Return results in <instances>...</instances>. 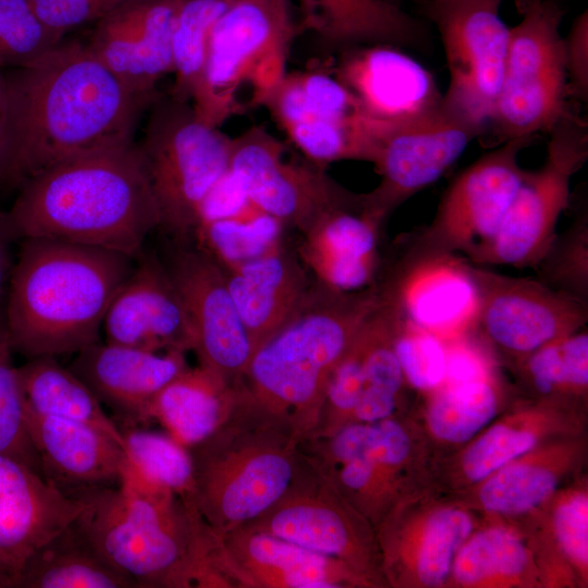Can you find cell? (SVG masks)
Listing matches in <instances>:
<instances>
[{
	"instance_id": "cell-11",
	"label": "cell",
	"mask_w": 588,
	"mask_h": 588,
	"mask_svg": "<svg viewBox=\"0 0 588 588\" xmlns=\"http://www.w3.org/2000/svg\"><path fill=\"white\" fill-rule=\"evenodd\" d=\"M532 137L513 138L464 169L443 194L433 219L402 259L456 255L471 261L497 234L525 176L519 152Z\"/></svg>"
},
{
	"instance_id": "cell-32",
	"label": "cell",
	"mask_w": 588,
	"mask_h": 588,
	"mask_svg": "<svg viewBox=\"0 0 588 588\" xmlns=\"http://www.w3.org/2000/svg\"><path fill=\"white\" fill-rule=\"evenodd\" d=\"M264 108L281 128L311 120L354 122L371 119L334 74L323 70L286 72Z\"/></svg>"
},
{
	"instance_id": "cell-7",
	"label": "cell",
	"mask_w": 588,
	"mask_h": 588,
	"mask_svg": "<svg viewBox=\"0 0 588 588\" xmlns=\"http://www.w3.org/2000/svg\"><path fill=\"white\" fill-rule=\"evenodd\" d=\"M297 34L291 0H232L216 22L201 79L191 102L205 123L264 107L286 74Z\"/></svg>"
},
{
	"instance_id": "cell-18",
	"label": "cell",
	"mask_w": 588,
	"mask_h": 588,
	"mask_svg": "<svg viewBox=\"0 0 588 588\" xmlns=\"http://www.w3.org/2000/svg\"><path fill=\"white\" fill-rule=\"evenodd\" d=\"M180 0H128L95 23L86 41L132 91L155 100L172 73V34Z\"/></svg>"
},
{
	"instance_id": "cell-20",
	"label": "cell",
	"mask_w": 588,
	"mask_h": 588,
	"mask_svg": "<svg viewBox=\"0 0 588 588\" xmlns=\"http://www.w3.org/2000/svg\"><path fill=\"white\" fill-rule=\"evenodd\" d=\"M334 76L371 119L396 123L438 107L441 95L432 74L392 45H367L341 51Z\"/></svg>"
},
{
	"instance_id": "cell-45",
	"label": "cell",
	"mask_w": 588,
	"mask_h": 588,
	"mask_svg": "<svg viewBox=\"0 0 588 588\" xmlns=\"http://www.w3.org/2000/svg\"><path fill=\"white\" fill-rule=\"evenodd\" d=\"M535 444L536 438L530 432L497 426L467 450L463 460L464 471L469 479L481 480Z\"/></svg>"
},
{
	"instance_id": "cell-55",
	"label": "cell",
	"mask_w": 588,
	"mask_h": 588,
	"mask_svg": "<svg viewBox=\"0 0 588 588\" xmlns=\"http://www.w3.org/2000/svg\"><path fill=\"white\" fill-rule=\"evenodd\" d=\"M415 1H418V2H420V3H421V2L424 1V0H415Z\"/></svg>"
},
{
	"instance_id": "cell-10",
	"label": "cell",
	"mask_w": 588,
	"mask_h": 588,
	"mask_svg": "<svg viewBox=\"0 0 588 588\" xmlns=\"http://www.w3.org/2000/svg\"><path fill=\"white\" fill-rule=\"evenodd\" d=\"M549 134L543 164L526 170L497 234L469 262L535 270L551 246L568 207L571 180L588 158L587 123L572 110Z\"/></svg>"
},
{
	"instance_id": "cell-39",
	"label": "cell",
	"mask_w": 588,
	"mask_h": 588,
	"mask_svg": "<svg viewBox=\"0 0 588 588\" xmlns=\"http://www.w3.org/2000/svg\"><path fill=\"white\" fill-rule=\"evenodd\" d=\"M535 271L544 284L587 301V213L578 217L564 233L556 234Z\"/></svg>"
},
{
	"instance_id": "cell-40",
	"label": "cell",
	"mask_w": 588,
	"mask_h": 588,
	"mask_svg": "<svg viewBox=\"0 0 588 588\" xmlns=\"http://www.w3.org/2000/svg\"><path fill=\"white\" fill-rule=\"evenodd\" d=\"M527 562L520 541L502 529H489L474 536L454 563L460 583L474 584L494 575H516Z\"/></svg>"
},
{
	"instance_id": "cell-37",
	"label": "cell",
	"mask_w": 588,
	"mask_h": 588,
	"mask_svg": "<svg viewBox=\"0 0 588 588\" xmlns=\"http://www.w3.org/2000/svg\"><path fill=\"white\" fill-rule=\"evenodd\" d=\"M365 323L329 377L316 426L308 438L329 437L352 422L363 388Z\"/></svg>"
},
{
	"instance_id": "cell-19",
	"label": "cell",
	"mask_w": 588,
	"mask_h": 588,
	"mask_svg": "<svg viewBox=\"0 0 588 588\" xmlns=\"http://www.w3.org/2000/svg\"><path fill=\"white\" fill-rule=\"evenodd\" d=\"M135 259L105 315L106 342L149 352L192 351L189 321L163 260L144 250Z\"/></svg>"
},
{
	"instance_id": "cell-12",
	"label": "cell",
	"mask_w": 588,
	"mask_h": 588,
	"mask_svg": "<svg viewBox=\"0 0 588 588\" xmlns=\"http://www.w3.org/2000/svg\"><path fill=\"white\" fill-rule=\"evenodd\" d=\"M285 150L260 126L232 139L230 170L259 210L303 234L326 215L363 203L364 194L348 191L310 161L286 160Z\"/></svg>"
},
{
	"instance_id": "cell-56",
	"label": "cell",
	"mask_w": 588,
	"mask_h": 588,
	"mask_svg": "<svg viewBox=\"0 0 588 588\" xmlns=\"http://www.w3.org/2000/svg\"><path fill=\"white\" fill-rule=\"evenodd\" d=\"M424 1H425V0H424ZM424 1H422V2H424Z\"/></svg>"
},
{
	"instance_id": "cell-16",
	"label": "cell",
	"mask_w": 588,
	"mask_h": 588,
	"mask_svg": "<svg viewBox=\"0 0 588 588\" xmlns=\"http://www.w3.org/2000/svg\"><path fill=\"white\" fill-rule=\"evenodd\" d=\"M479 293L477 331L495 346L530 355L577 332L588 321V301L529 278L502 274L469 262Z\"/></svg>"
},
{
	"instance_id": "cell-26",
	"label": "cell",
	"mask_w": 588,
	"mask_h": 588,
	"mask_svg": "<svg viewBox=\"0 0 588 588\" xmlns=\"http://www.w3.org/2000/svg\"><path fill=\"white\" fill-rule=\"evenodd\" d=\"M223 272L254 352L290 317L311 282L296 248L286 242Z\"/></svg>"
},
{
	"instance_id": "cell-21",
	"label": "cell",
	"mask_w": 588,
	"mask_h": 588,
	"mask_svg": "<svg viewBox=\"0 0 588 588\" xmlns=\"http://www.w3.org/2000/svg\"><path fill=\"white\" fill-rule=\"evenodd\" d=\"M25 463L0 453V560L15 578L26 560L84 510ZM14 588V586H13Z\"/></svg>"
},
{
	"instance_id": "cell-23",
	"label": "cell",
	"mask_w": 588,
	"mask_h": 588,
	"mask_svg": "<svg viewBox=\"0 0 588 588\" xmlns=\"http://www.w3.org/2000/svg\"><path fill=\"white\" fill-rule=\"evenodd\" d=\"M185 353L149 352L100 341L76 353L69 367L121 425H144L156 394L186 367Z\"/></svg>"
},
{
	"instance_id": "cell-14",
	"label": "cell",
	"mask_w": 588,
	"mask_h": 588,
	"mask_svg": "<svg viewBox=\"0 0 588 588\" xmlns=\"http://www.w3.org/2000/svg\"><path fill=\"white\" fill-rule=\"evenodd\" d=\"M485 128L450 108L388 123L373 166L381 180L364 194L366 210L383 224L404 201L439 180Z\"/></svg>"
},
{
	"instance_id": "cell-30",
	"label": "cell",
	"mask_w": 588,
	"mask_h": 588,
	"mask_svg": "<svg viewBox=\"0 0 588 588\" xmlns=\"http://www.w3.org/2000/svg\"><path fill=\"white\" fill-rule=\"evenodd\" d=\"M137 588L112 566L74 520L39 547L20 569L14 588Z\"/></svg>"
},
{
	"instance_id": "cell-46",
	"label": "cell",
	"mask_w": 588,
	"mask_h": 588,
	"mask_svg": "<svg viewBox=\"0 0 588 588\" xmlns=\"http://www.w3.org/2000/svg\"><path fill=\"white\" fill-rule=\"evenodd\" d=\"M528 356V373L535 389L542 394H549L559 387L584 388L588 383V368L575 358L565 336Z\"/></svg>"
},
{
	"instance_id": "cell-43",
	"label": "cell",
	"mask_w": 588,
	"mask_h": 588,
	"mask_svg": "<svg viewBox=\"0 0 588 588\" xmlns=\"http://www.w3.org/2000/svg\"><path fill=\"white\" fill-rule=\"evenodd\" d=\"M556 486L548 469L512 465L494 475L480 490L482 505L492 512L519 513L541 503Z\"/></svg>"
},
{
	"instance_id": "cell-13",
	"label": "cell",
	"mask_w": 588,
	"mask_h": 588,
	"mask_svg": "<svg viewBox=\"0 0 588 588\" xmlns=\"http://www.w3.org/2000/svg\"><path fill=\"white\" fill-rule=\"evenodd\" d=\"M502 0H425L443 45L450 83L443 101L487 130L506 60L510 27Z\"/></svg>"
},
{
	"instance_id": "cell-49",
	"label": "cell",
	"mask_w": 588,
	"mask_h": 588,
	"mask_svg": "<svg viewBox=\"0 0 588 588\" xmlns=\"http://www.w3.org/2000/svg\"><path fill=\"white\" fill-rule=\"evenodd\" d=\"M564 40V58L569 98H588V13L584 11L573 22Z\"/></svg>"
},
{
	"instance_id": "cell-47",
	"label": "cell",
	"mask_w": 588,
	"mask_h": 588,
	"mask_svg": "<svg viewBox=\"0 0 588 588\" xmlns=\"http://www.w3.org/2000/svg\"><path fill=\"white\" fill-rule=\"evenodd\" d=\"M128 0H28L41 23L60 40L96 23Z\"/></svg>"
},
{
	"instance_id": "cell-52",
	"label": "cell",
	"mask_w": 588,
	"mask_h": 588,
	"mask_svg": "<svg viewBox=\"0 0 588 588\" xmlns=\"http://www.w3.org/2000/svg\"><path fill=\"white\" fill-rule=\"evenodd\" d=\"M12 238L4 215H0V322H4V307L11 269L8 241Z\"/></svg>"
},
{
	"instance_id": "cell-44",
	"label": "cell",
	"mask_w": 588,
	"mask_h": 588,
	"mask_svg": "<svg viewBox=\"0 0 588 588\" xmlns=\"http://www.w3.org/2000/svg\"><path fill=\"white\" fill-rule=\"evenodd\" d=\"M471 529L462 511L445 510L428 522L418 555L417 572L427 586H438L448 576L453 555Z\"/></svg>"
},
{
	"instance_id": "cell-54",
	"label": "cell",
	"mask_w": 588,
	"mask_h": 588,
	"mask_svg": "<svg viewBox=\"0 0 588 588\" xmlns=\"http://www.w3.org/2000/svg\"><path fill=\"white\" fill-rule=\"evenodd\" d=\"M14 576L9 567L0 560V588H13Z\"/></svg>"
},
{
	"instance_id": "cell-3",
	"label": "cell",
	"mask_w": 588,
	"mask_h": 588,
	"mask_svg": "<svg viewBox=\"0 0 588 588\" xmlns=\"http://www.w3.org/2000/svg\"><path fill=\"white\" fill-rule=\"evenodd\" d=\"M22 241L4 307L13 351L29 359L56 357L98 342L135 258L51 238Z\"/></svg>"
},
{
	"instance_id": "cell-29",
	"label": "cell",
	"mask_w": 588,
	"mask_h": 588,
	"mask_svg": "<svg viewBox=\"0 0 588 588\" xmlns=\"http://www.w3.org/2000/svg\"><path fill=\"white\" fill-rule=\"evenodd\" d=\"M234 389L198 365L186 367L151 401L147 420H157L187 449L209 437L228 418Z\"/></svg>"
},
{
	"instance_id": "cell-6",
	"label": "cell",
	"mask_w": 588,
	"mask_h": 588,
	"mask_svg": "<svg viewBox=\"0 0 588 588\" xmlns=\"http://www.w3.org/2000/svg\"><path fill=\"white\" fill-rule=\"evenodd\" d=\"M299 442L287 424L234 393L228 418L188 449L191 502L220 537L253 522L290 490L307 465Z\"/></svg>"
},
{
	"instance_id": "cell-41",
	"label": "cell",
	"mask_w": 588,
	"mask_h": 588,
	"mask_svg": "<svg viewBox=\"0 0 588 588\" xmlns=\"http://www.w3.org/2000/svg\"><path fill=\"white\" fill-rule=\"evenodd\" d=\"M59 41L28 0H0V69L25 66Z\"/></svg>"
},
{
	"instance_id": "cell-9",
	"label": "cell",
	"mask_w": 588,
	"mask_h": 588,
	"mask_svg": "<svg viewBox=\"0 0 588 588\" xmlns=\"http://www.w3.org/2000/svg\"><path fill=\"white\" fill-rule=\"evenodd\" d=\"M501 87L488 126L499 143L549 133L573 109L555 0H516Z\"/></svg>"
},
{
	"instance_id": "cell-5",
	"label": "cell",
	"mask_w": 588,
	"mask_h": 588,
	"mask_svg": "<svg viewBox=\"0 0 588 588\" xmlns=\"http://www.w3.org/2000/svg\"><path fill=\"white\" fill-rule=\"evenodd\" d=\"M74 498L85 504L77 526L137 588H189L217 539L192 502L143 480L128 460L119 486Z\"/></svg>"
},
{
	"instance_id": "cell-48",
	"label": "cell",
	"mask_w": 588,
	"mask_h": 588,
	"mask_svg": "<svg viewBox=\"0 0 588 588\" xmlns=\"http://www.w3.org/2000/svg\"><path fill=\"white\" fill-rule=\"evenodd\" d=\"M559 541L565 552L580 563L588 560V500L578 494L562 504L554 516Z\"/></svg>"
},
{
	"instance_id": "cell-34",
	"label": "cell",
	"mask_w": 588,
	"mask_h": 588,
	"mask_svg": "<svg viewBox=\"0 0 588 588\" xmlns=\"http://www.w3.org/2000/svg\"><path fill=\"white\" fill-rule=\"evenodd\" d=\"M232 0H180L172 34L170 96L192 102L199 86L212 28Z\"/></svg>"
},
{
	"instance_id": "cell-24",
	"label": "cell",
	"mask_w": 588,
	"mask_h": 588,
	"mask_svg": "<svg viewBox=\"0 0 588 588\" xmlns=\"http://www.w3.org/2000/svg\"><path fill=\"white\" fill-rule=\"evenodd\" d=\"M25 422L42 476L66 495L74 498L86 489L120 485L127 456L106 431L26 409Z\"/></svg>"
},
{
	"instance_id": "cell-38",
	"label": "cell",
	"mask_w": 588,
	"mask_h": 588,
	"mask_svg": "<svg viewBox=\"0 0 588 588\" xmlns=\"http://www.w3.org/2000/svg\"><path fill=\"white\" fill-rule=\"evenodd\" d=\"M13 352L4 322H0V453L41 474L37 453L26 429L17 367L12 360Z\"/></svg>"
},
{
	"instance_id": "cell-8",
	"label": "cell",
	"mask_w": 588,
	"mask_h": 588,
	"mask_svg": "<svg viewBox=\"0 0 588 588\" xmlns=\"http://www.w3.org/2000/svg\"><path fill=\"white\" fill-rule=\"evenodd\" d=\"M137 148L158 208L160 225L188 241L201 205L230 169L232 137L201 121L192 105L158 96Z\"/></svg>"
},
{
	"instance_id": "cell-1",
	"label": "cell",
	"mask_w": 588,
	"mask_h": 588,
	"mask_svg": "<svg viewBox=\"0 0 588 588\" xmlns=\"http://www.w3.org/2000/svg\"><path fill=\"white\" fill-rule=\"evenodd\" d=\"M4 74L9 124L0 186L10 188L66 160L134 143L142 112L156 100L132 91L81 40L63 38Z\"/></svg>"
},
{
	"instance_id": "cell-28",
	"label": "cell",
	"mask_w": 588,
	"mask_h": 588,
	"mask_svg": "<svg viewBox=\"0 0 588 588\" xmlns=\"http://www.w3.org/2000/svg\"><path fill=\"white\" fill-rule=\"evenodd\" d=\"M221 539L245 588H339L350 577L342 562L269 534L238 527Z\"/></svg>"
},
{
	"instance_id": "cell-4",
	"label": "cell",
	"mask_w": 588,
	"mask_h": 588,
	"mask_svg": "<svg viewBox=\"0 0 588 588\" xmlns=\"http://www.w3.org/2000/svg\"><path fill=\"white\" fill-rule=\"evenodd\" d=\"M381 301L377 283L342 292L311 277L290 317L253 353L235 396L308 438L334 366Z\"/></svg>"
},
{
	"instance_id": "cell-53",
	"label": "cell",
	"mask_w": 588,
	"mask_h": 588,
	"mask_svg": "<svg viewBox=\"0 0 588 588\" xmlns=\"http://www.w3.org/2000/svg\"><path fill=\"white\" fill-rule=\"evenodd\" d=\"M9 124V96L5 74L0 69V167L4 154L7 133Z\"/></svg>"
},
{
	"instance_id": "cell-42",
	"label": "cell",
	"mask_w": 588,
	"mask_h": 588,
	"mask_svg": "<svg viewBox=\"0 0 588 588\" xmlns=\"http://www.w3.org/2000/svg\"><path fill=\"white\" fill-rule=\"evenodd\" d=\"M393 345L404 379L412 385L430 390L445 380L443 341L409 321L399 308Z\"/></svg>"
},
{
	"instance_id": "cell-31",
	"label": "cell",
	"mask_w": 588,
	"mask_h": 588,
	"mask_svg": "<svg viewBox=\"0 0 588 588\" xmlns=\"http://www.w3.org/2000/svg\"><path fill=\"white\" fill-rule=\"evenodd\" d=\"M17 376L26 411L95 426L125 450L118 424L109 417L95 393L56 357L30 358L17 367Z\"/></svg>"
},
{
	"instance_id": "cell-33",
	"label": "cell",
	"mask_w": 588,
	"mask_h": 588,
	"mask_svg": "<svg viewBox=\"0 0 588 588\" xmlns=\"http://www.w3.org/2000/svg\"><path fill=\"white\" fill-rule=\"evenodd\" d=\"M286 228L258 208L246 213L199 223L192 237L223 270L261 257L286 241Z\"/></svg>"
},
{
	"instance_id": "cell-27",
	"label": "cell",
	"mask_w": 588,
	"mask_h": 588,
	"mask_svg": "<svg viewBox=\"0 0 588 588\" xmlns=\"http://www.w3.org/2000/svg\"><path fill=\"white\" fill-rule=\"evenodd\" d=\"M297 1V33H309L329 49L378 44L418 48L429 39L424 23L392 0Z\"/></svg>"
},
{
	"instance_id": "cell-50",
	"label": "cell",
	"mask_w": 588,
	"mask_h": 588,
	"mask_svg": "<svg viewBox=\"0 0 588 588\" xmlns=\"http://www.w3.org/2000/svg\"><path fill=\"white\" fill-rule=\"evenodd\" d=\"M256 208L229 169L205 198L197 225L201 222L236 217Z\"/></svg>"
},
{
	"instance_id": "cell-51",
	"label": "cell",
	"mask_w": 588,
	"mask_h": 588,
	"mask_svg": "<svg viewBox=\"0 0 588 588\" xmlns=\"http://www.w3.org/2000/svg\"><path fill=\"white\" fill-rule=\"evenodd\" d=\"M456 342L446 351L445 380L457 384L489 379L488 366L480 353L469 344Z\"/></svg>"
},
{
	"instance_id": "cell-2",
	"label": "cell",
	"mask_w": 588,
	"mask_h": 588,
	"mask_svg": "<svg viewBox=\"0 0 588 588\" xmlns=\"http://www.w3.org/2000/svg\"><path fill=\"white\" fill-rule=\"evenodd\" d=\"M12 237L51 238L136 258L159 228L135 143L73 158L26 181L4 213Z\"/></svg>"
},
{
	"instance_id": "cell-17",
	"label": "cell",
	"mask_w": 588,
	"mask_h": 588,
	"mask_svg": "<svg viewBox=\"0 0 588 588\" xmlns=\"http://www.w3.org/2000/svg\"><path fill=\"white\" fill-rule=\"evenodd\" d=\"M377 284L405 318L442 341L477 331L479 293L464 257L400 258Z\"/></svg>"
},
{
	"instance_id": "cell-22",
	"label": "cell",
	"mask_w": 588,
	"mask_h": 588,
	"mask_svg": "<svg viewBox=\"0 0 588 588\" xmlns=\"http://www.w3.org/2000/svg\"><path fill=\"white\" fill-rule=\"evenodd\" d=\"M343 497L307 461L290 490L241 527L269 534L347 564L358 561L359 540Z\"/></svg>"
},
{
	"instance_id": "cell-15",
	"label": "cell",
	"mask_w": 588,
	"mask_h": 588,
	"mask_svg": "<svg viewBox=\"0 0 588 588\" xmlns=\"http://www.w3.org/2000/svg\"><path fill=\"white\" fill-rule=\"evenodd\" d=\"M183 302L199 365L233 389L254 353L222 268L188 241H175L162 259Z\"/></svg>"
},
{
	"instance_id": "cell-25",
	"label": "cell",
	"mask_w": 588,
	"mask_h": 588,
	"mask_svg": "<svg viewBox=\"0 0 588 588\" xmlns=\"http://www.w3.org/2000/svg\"><path fill=\"white\" fill-rule=\"evenodd\" d=\"M383 223L358 206L336 209L302 234L296 247L311 277L342 292H356L377 282Z\"/></svg>"
},
{
	"instance_id": "cell-35",
	"label": "cell",
	"mask_w": 588,
	"mask_h": 588,
	"mask_svg": "<svg viewBox=\"0 0 588 588\" xmlns=\"http://www.w3.org/2000/svg\"><path fill=\"white\" fill-rule=\"evenodd\" d=\"M132 468L149 485L191 501L193 465L189 451L168 432L119 426Z\"/></svg>"
},
{
	"instance_id": "cell-36",
	"label": "cell",
	"mask_w": 588,
	"mask_h": 588,
	"mask_svg": "<svg viewBox=\"0 0 588 588\" xmlns=\"http://www.w3.org/2000/svg\"><path fill=\"white\" fill-rule=\"evenodd\" d=\"M497 411V395L489 379L446 384L429 411L432 432L450 442H464L487 425Z\"/></svg>"
}]
</instances>
